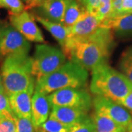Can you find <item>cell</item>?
<instances>
[{
  "label": "cell",
  "instance_id": "cell-27",
  "mask_svg": "<svg viewBox=\"0 0 132 132\" xmlns=\"http://www.w3.org/2000/svg\"><path fill=\"white\" fill-rule=\"evenodd\" d=\"M81 3L85 5L87 10L90 13L95 15L100 4V0H83Z\"/></svg>",
  "mask_w": 132,
  "mask_h": 132
},
{
  "label": "cell",
  "instance_id": "cell-18",
  "mask_svg": "<svg viewBox=\"0 0 132 132\" xmlns=\"http://www.w3.org/2000/svg\"><path fill=\"white\" fill-rule=\"evenodd\" d=\"M96 132H125L107 114L99 111H95L93 117Z\"/></svg>",
  "mask_w": 132,
  "mask_h": 132
},
{
  "label": "cell",
  "instance_id": "cell-22",
  "mask_svg": "<svg viewBox=\"0 0 132 132\" xmlns=\"http://www.w3.org/2000/svg\"><path fill=\"white\" fill-rule=\"evenodd\" d=\"M16 124L13 112H5L0 115V132H15Z\"/></svg>",
  "mask_w": 132,
  "mask_h": 132
},
{
  "label": "cell",
  "instance_id": "cell-26",
  "mask_svg": "<svg viewBox=\"0 0 132 132\" xmlns=\"http://www.w3.org/2000/svg\"><path fill=\"white\" fill-rule=\"evenodd\" d=\"M5 112H13L10 106L8 95L5 92H3L0 93V115Z\"/></svg>",
  "mask_w": 132,
  "mask_h": 132
},
{
  "label": "cell",
  "instance_id": "cell-14",
  "mask_svg": "<svg viewBox=\"0 0 132 132\" xmlns=\"http://www.w3.org/2000/svg\"><path fill=\"white\" fill-rule=\"evenodd\" d=\"M51 104L48 96L35 90L32 98V121L35 128L39 127L48 120L50 114Z\"/></svg>",
  "mask_w": 132,
  "mask_h": 132
},
{
  "label": "cell",
  "instance_id": "cell-5",
  "mask_svg": "<svg viewBox=\"0 0 132 132\" xmlns=\"http://www.w3.org/2000/svg\"><path fill=\"white\" fill-rule=\"evenodd\" d=\"M64 52L46 44L37 45L32 58V73L35 79L47 76L66 62Z\"/></svg>",
  "mask_w": 132,
  "mask_h": 132
},
{
  "label": "cell",
  "instance_id": "cell-17",
  "mask_svg": "<svg viewBox=\"0 0 132 132\" xmlns=\"http://www.w3.org/2000/svg\"><path fill=\"white\" fill-rule=\"evenodd\" d=\"M86 12L87 10L80 1L69 0L66 7L62 24L68 28H71Z\"/></svg>",
  "mask_w": 132,
  "mask_h": 132
},
{
  "label": "cell",
  "instance_id": "cell-7",
  "mask_svg": "<svg viewBox=\"0 0 132 132\" xmlns=\"http://www.w3.org/2000/svg\"><path fill=\"white\" fill-rule=\"evenodd\" d=\"M51 106L77 108L88 112L93 101L90 93L84 88L68 87L56 90L48 95Z\"/></svg>",
  "mask_w": 132,
  "mask_h": 132
},
{
  "label": "cell",
  "instance_id": "cell-23",
  "mask_svg": "<svg viewBox=\"0 0 132 132\" xmlns=\"http://www.w3.org/2000/svg\"><path fill=\"white\" fill-rule=\"evenodd\" d=\"M0 7L9 10V13L19 14L25 11V6L21 0H0Z\"/></svg>",
  "mask_w": 132,
  "mask_h": 132
},
{
  "label": "cell",
  "instance_id": "cell-28",
  "mask_svg": "<svg viewBox=\"0 0 132 132\" xmlns=\"http://www.w3.org/2000/svg\"><path fill=\"white\" fill-rule=\"evenodd\" d=\"M120 105H122L132 115V90L126 95V97L121 101Z\"/></svg>",
  "mask_w": 132,
  "mask_h": 132
},
{
  "label": "cell",
  "instance_id": "cell-10",
  "mask_svg": "<svg viewBox=\"0 0 132 132\" xmlns=\"http://www.w3.org/2000/svg\"><path fill=\"white\" fill-rule=\"evenodd\" d=\"M100 21L96 15L88 11L70 28V32L66 42H73L90 37L99 28ZM65 42V43H66Z\"/></svg>",
  "mask_w": 132,
  "mask_h": 132
},
{
  "label": "cell",
  "instance_id": "cell-25",
  "mask_svg": "<svg viewBox=\"0 0 132 132\" xmlns=\"http://www.w3.org/2000/svg\"><path fill=\"white\" fill-rule=\"evenodd\" d=\"M14 118L16 124L15 132H36V128L33 124L32 119L19 118L15 115H14Z\"/></svg>",
  "mask_w": 132,
  "mask_h": 132
},
{
  "label": "cell",
  "instance_id": "cell-6",
  "mask_svg": "<svg viewBox=\"0 0 132 132\" xmlns=\"http://www.w3.org/2000/svg\"><path fill=\"white\" fill-rule=\"evenodd\" d=\"M31 44L6 21H0V61L13 54H28Z\"/></svg>",
  "mask_w": 132,
  "mask_h": 132
},
{
  "label": "cell",
  "instance_id": "cell-30",
  "mask_svg": "<svg viewBox=\"0 0 132 132\" xmlns=\"http://www.w3.org/2000/svg\"><path fill=\"white\" fill-rule=\"evenodd\" d=\"M121 3H122V0H112V11L107 18H112L120 14Z\"/></svg>",
  "mask_w": 132,
  "mask_h": 132
},
{
  "label": "cell",
  "instance_id": "cell-9",
  "mask_svg": "<svg viewBox=\"0 0 132 132\" xmlns=\"http://www.w3.org/2000/svg\"><path fill=\"white\" fill-rule=\"evenodd\" d=\"M10 23L29 41L43 43L42 32L35 24L34 18L26 10L19 13H9Z\"/></svg>",
  "mask_w": 132,
  "mask_h": 132
},
{
  "label": "cell",
  "instance_id": "cell-35",
  "mask_svg": "<svg viewBox=\"0 0 132 132\" xmlns=\"http://www.w3.org/2000/svg\"><path fill=\"white\" fill-rule=\"evenodd\" d=\"M79 1H80L81 2H82V1H83V0H79Z\"/></svg>",
  "mask_w": 132,
  "mask_h": 132
},
{
  "label": "cell",
  "instance_id": "cell-13",
  "mask_svg": "<svg viewBox=\"0 0 132 132\" xmlns=\"http://www.w3.org/2000/svg\"><path fill=\"white\" fill-rule=\"evenodd\" d=\"M100 27L112 29L119 38H132V12L104 19Z\"/></svg>",
  "mask_w": 132,
  "mask_h": 132
},
{
  "label": "cell",
  "instance_id": "cell-8",
  "mask_svg": "<svg viewBox=\"0 0 132 132\" xmlns=\"http://www.w3.org/2000/svg\"><path fill=\"white\" fill-rule=\"evenodd\" d=\"M95 111H99L107 114L125 132L132 129V115L122 105L111 99L95 95L93 101Z\"/></svg>",
  "mask_w": 132,
  "mask_h": 132
},
{
  "label": "cell",
  "instance_id": "cell-21",
  "mask_svg": "<svg viewBox=\"0 0 132 132\" xmlns=\"http://www.w3.org/2000/svg\"><path fill=\"white\" fill-rule=\"evenodd\" d=\"M67 132H96L93 118L89 116L80 122L69 125Z\"/></svg>",
  "mask_w": 132,
  "mask_h": 132
},
{
  "label": "cell",
  "instance_id": "cell-20",
  "mask_svg": "<svg viewBox=\"0 0 132 132\" xmlns=\"http://www.w3.org/2000/svg\"><path fill=\"white\" fill-rule=\"evenodd\" d=\"M68 128V125H65L49 116L45 123L35 128L36 132H67Z\"/></svg>",
  "mask_w": 132,
  "mask_h": 132
},
{
  "label": "cell",
  "instance_id": "cell-2",
  "mask_svg": "<svg viewBox=\"0 0 132 132\" xmlns=\"http://www.w3.org/2000/svg\"><path fill=\"white\" fill-rule=\"evenodd\" d=\"M131 90L132 83L127 77L107 62L92 71L90 91L95 95L103 96L120 104Z\"/></svg>",
  "mask_w": 132,
  "mask_h": 132
},
{
  "label": "cell",
  "instance_id": "cell-11",
  "mask_svg": "<svg viewBox=\"0 0 132 132\" xmlns=\"http://www.w3.org/2000/svg\"><path fill=\"white\" fill-rule=\"evenodd\" d=\"M69 0H46L33 10L32 14L55 23L62 24Z\"/></svg>",
  "mask_w": 132,
  "mask_h": 132
},
{
  "label": "cell",
  "instance_id": "cell-31",
  "mask_svg": "<svg viewBox=\"0 0 132 132\" xmlns=\"http://www.w3.org/2000/svg\"><path fill=\"white\" fill-rule=\"evenodd\" d=\"M26 3L25 6V10H32L33 8L35 7L37 0H24Z\"/></svg>",
  "mask_w": 132,
  "mask_h": 132
},
{
  "label": "cell",
  "instance_id": "cell-29",
  "mask_svg": "<svg viewBox=\"0 0 132 132\" xmlns=\"http://www.w3.org/2000/svg\"><path fill=\"white\" fill-rule=\"evenodd\" d=\"M130 12H132V0H122L121 7L119 15L125 14Z\"/></svg>",
  "mask_w": 132,
  "mask_h": 132
},
{
  "label": "cell",
  "instance_id": "cell-4",
  "mask_svg": "<svg viewBox=\"0 0 132 132\" xmlns=\"http://www.w3.org/2000/svg\"><path fill=\"white\" fill-rule=\"evenodd\" d=\"M87 80V71L78 63L69 60L50 75L36 79L35 90L47 95L63 88H83Z\"/></svg>",
  "mask_w": 132,
  "mask_h": 132
},
{
  "label": "cell",
  "instance_id": "cell-33",
  "mask_svg": "<svg viewBox=\"0 0 132 132\" xmlns=\"http://www.w3.org/2000/svg\"><path fill=\"white\" fill-rule=\"evenodd\" d=\"M45 1H46V0H37V3H36V6H35V7H39L40 5H41L42 3H43ZM34 9V8H33Z\"/></svg>",
  "mask_w": 132,
  "mask_h": 132
},
{
  "label": "cell",
  "instance_id": "cell-16",
  "mask_svg": "<svg viewBox=\"0 0 132 132\" xmlns=\"http://www.w3.org/2000/svg\"><path fill=\"white\" fill-rule=\"evenodd\" d=\"M32 15L34 19H36L39 23H40L44 27V28L46 29L52 34V36L57 40L62 48H63L70 32V28L66 27L62 24L50 21L35 15L32 14Z\"/></svg>",
  "mask_w": 132,
  "mask_h": 132
},
{
  "label": "cell",
  "instance_id": "cell-12",
  "mask_svg": "<svg viewBox=\"0 0 132 132\" xmlns=\"http://www.w3.org/2000/svg\"><path fill=\"white\" fill-rule=\"evenodd\" d=\"M34 91L35 87L8 96L10 106L14 115L19 118H32V98Z\"/></svg>",
  "mask_w": 132,
  "mask_h": 132
},
{
  "label": "cell",
  "instance_id": "cell-34",
  "mask_svg": "<svg viewBox=\"0 0 132 132\" xmlns=\"http://www.w3.org/2000/svg\"><path fill=\"white\" fill-rule=\"evenodd\" d=\"M127 132H132V129H131V130H129V131H127Z\"/></svg>",
  "mask_w": 132,
  "mask_h": 132
},
{
  "label": "cell",
  "instance_id": "cell-3",
  "mask_svg": "<svg viewBox=\"0 0 132 132\" xmlns=\"http://www.w3.org/2000/svg\"><path fill=\"white\" fill-rule=\"evenodd\" d=\"M32 66V58L25 54H13L3 60L1 75L5 93L8 96L35 87L36 79Z\"/></svg>",
  "mask_w": 132,
  "mask_h": 132
},
{
  "label": "cell",
  "instance_id": "cell-1",
  "mask_svg": "<svg viewBox=\"0 0 132 132\" xmlns=\"http://www.w3.org/2000/svg\"><path fill=\"white\" fill-rule=\"evenodd\" d=\"M112 30L99 27L88 38L66 42L62 48L64 54L69 60L80 65L87 71L106 63L113 46Z\"/></svg>",
  "mask_w": 132,
  "mask_h": 132
},
{
  "label": "cell",
  "instance_id": "cell-19",
  "mask_svg": "<svg viewBox=\"0 0 132 132\" xmlns=\"http://www.w3.org/2000/svg\"><path fill=\"white\" fill-rule=\"evenodd\" d=\"M119 68L132 83V46L123 52L119 62Z\"/></svg>",
  "mask_w": 132,
  "mask_h": 132
},
{
  "label": "cell",
  "instance_id": "cell-15",
  "mask_svg": "<svg viewBox=\"0 0 132 132\" xmlns=\"http://www.w3.org/2000/svg\"><path fill=\"white\" fill-rule=\"evenodd\" d=\"M50 117L65 125H72L88 118L87 112L77 108L52 106Z\"/></svg>",
  "mask_w": 132,
  "mask_h": 132
},
{
  "label": "cell",
  "instance_id": "cell-32",
  "mask_svg": "<svg viewBox=\"0 0 132 132\" xmlns=\"http://www.w3.org/2000/svg\"><path fill=\"white\" fill-rule=\"evenodd\" d=\"M3 92H5V90H4V85H3V82H2V78L1 72H0V93H3Z\"/></svg>",
  "mask_w": 132,
  "mask_h": 132
},
{
  "label": "cell",
  "instance_id": "cell-24",
  "mask_svg": "<svg viewBox=\"0 0 132 132\" xmlns=\"http://www.w3.org/2000/svg\"><path fill=\"white\" fill-rule=\"evenodd\" d=\"M112 11V0H100L95 15L100 22L107 18Z\"/></svg>",
  "mask_w": 132,
  "mask_h": 132
}]
</instances>
